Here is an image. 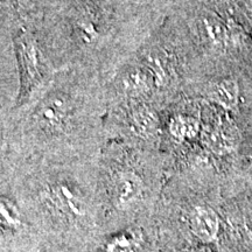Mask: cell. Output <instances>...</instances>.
Instances as JSON below:
<instances>
[{"label": "cell", "mask_w": 252, "mask_h": 252, "mask_svg": "<svg viewBox=\"0 0 252 252\" xmlns=\"http://www.w3.org/2000/svg\"><path fill=\"white\" fill-rule=\"evenodd\" d=\"M190 226L197 238L203 242H210L219 232V216L212 208L196 207L190 215Z\"/></svg>", "instance_id": "cell-1"}, {"label": "cell", "mask_w": 252, "mask_h": 252, "mask_svg": "<svg viewBox=\"0 0 252 252\" xmlns=\"http://www.w3.org/2000/svg\"><path fill=\"white\" fill-rule=\"evenodd\" d=\"M239 84L235 78H224L214 84L208 93L209 99L224 110H235L239 104Z\"/></svg>", "instance_id": "cell-2"}, {"label": "cell", "mask_w": 252, "mask_h": 252, "mask_svg": "<svg viewBox=\"0 0 252 252\" xmlns=\"http://www.w3.org/2000/svg\"><path fill=\"white\" fill-rule=\"evenodd\" d=\"M140 179L133 173L126 172L117 176L115 182V197L119 207H128L138 200L141 194Z\"/></svg>", "instance_id": "cell-3"}, {"label": "cell", "mask_w": 252, "mask_h": 252, "mask_svg": "<svg viewBox=\"0 0 252 252\" xmlns=\"http://www.w3.org/2000/svg\"><path fill=\"white\" fill-rule=\"evenodd\" d=\"M203 25L208 40L214 46L219 48H224L229 46L231 41V32L224 21L220 20L216 15H209L203 19Z\"/></svg>", "instance_id": "cell-4"}, {"label": "cell", "mask_w": 252, "mask_h": 252, "mask_svg": "<svg viewBox=\"0 0 252 252\" xmlns=\"http://www.w3.org/2000/svg\"><path fill=\"white\" fill-rule=\"evenodd\" d=\"M20 54L21 61H23V67L25 71V77L27 82H33L36 77L37 70H39V54L34 46L33 41L25 39L20 43Z\"/></svg>", "instance_id": "cell-5"}, {"label": "cell", "mask_w": 252, "mask_h": 252, "mask_svg": "<svg viewBox=\"0 0 252 252\" xmlns=\"http://www.w3.org/2000/svg\"><path fill=\"white\" fill-rule=\"evenodd\" d=\"M169 133L175 139L184 140L187 138H193L200 130V124L193 118L185 117V116H176L173 117L168 125Z\"/></svg>", "instance_id": "cell-6"}, {"label": "cell", "mask_w": 252, "mask_h": 252, "mask_svg": "<svg viewBox=\"0 0 252 252\" xmlns=\"http://www.w3.org/2000/svg\"><path fill=\"white\" fill-rule=\"evenodd\" d=\"M128 250H130V243L124 237L116 239L108 247V252H128Z\"/></svg>", "instance_id": "cell-7"}]
</instances>
